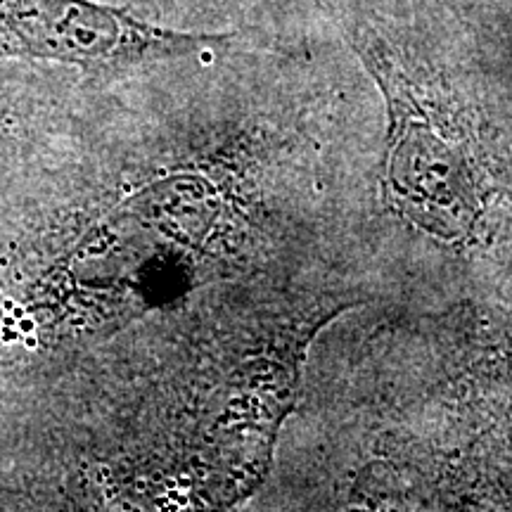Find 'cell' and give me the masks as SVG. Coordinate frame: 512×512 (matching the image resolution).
Masks as SVG:
<instances>
[{"label":"cell","mask_w":512,"mask_h":512,"mask_svg":"<svg viewBox=\"0 0 512 512\" xmlns=\"http://www.w3.org/2000/svg\"><path fill=\"white\" fill-rule=\"evenodd\" d=\"M0 138H3V119H0Z\"/></svg>","instance_id":"obj_3"},{"label":"cell","mask_w":512,"mask_h":512,"mask_svg":"<svg viewBox=\"0 0 512 512\" xmlns=\"http://www.w3.org/2000/svg\"><path fill=\"white\" fill-rule=\"evenodd\" d=\"M349 41L387 102V190L396 209L441 238L467 235L486 183L451 76L368 17L351 24Z\"/></svg>","instance_id":"obj_1"},{"label":"cell","mask_w":512,"mask_h":512,"mask_svg":"<svg viewBox=\"0 0 512 512\" xmlns=\"http://www.w3.org/2000/svg\"><path fill=\"white\" fill-rule=\"evenodd\" d=\"M230 38L157 27L98 0H0V60L67 64L93 81L223 48Z\"/></svg>","instance_id":"obj_2"}]
</instances>
